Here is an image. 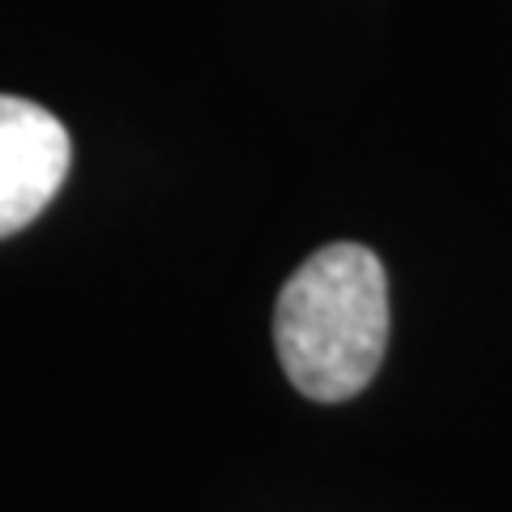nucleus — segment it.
<instances>
[{"mask_svg":"<svg viewBox=\"0 0 512 512\" xmlns=\"http://www.w3.org/2000/svg\"><path fill=\"white\" fill-rule=\"evenodd\" d=\"M73 141L52 111L0 94V239L26 231L64 188Z\"/></svg>","mask_w":512,"mask_h":512,"instance_id":"f03ea898","label":"nucleus"},{"mask_svg":"<svg viewBox=\"0 0 512 512\" xmlns=\"http://www.w3.org/2000/svg\"><path fill=\"white\" fill-rule=\"evenodd\" d=\"M286 380L312 402H346L380 372L389 346V278L372 248L325 244L286 278L274 308Z\"/></svg>","mask_w":512,"mask_h":512,"instance_id":"f257e3e1","label":"nucleus"}]
</instances>
